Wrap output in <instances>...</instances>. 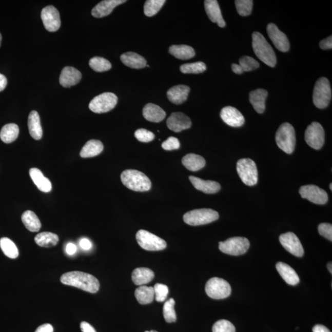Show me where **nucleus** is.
I'll use <instances>...</instances> for the list:
<instances>
[{
  "label": "nucleus",
  "instance_id": "cd10ccee",
  "mask_svg": "<svg viewBox=\"0 0 332 332\" xmlns=\"http://www.w3.org/2000/svg\"><path fill=\"white\" fill-rule=\"evenodd\" d=\"M28 128L31 136L36 141L42 138L43 129L40 122V118L36 111H32L28 119Z\"/></svg>",
  "mask_w": 332,
  "mask_h": 332
},
{
  "label": "nucleus",
  "instance_id": "09e8293b",
  "mask_svg": "<svg viewBox=\"0 0 332 332\" xmlns=\"http://www.w3.org/2000/svg\"><path fill=\"white\" fill-rule=\"evenodd\" d=\"M161 146H162L164 150L171 151L178 150L180 147H181V144H180L178 139L173 138V136H170V138L163 143Z\"/></svg>",
  "mask_w": 332,
  "mask_h": 332
},
{
  "label": "nucleus",
  "instance_id": "7c9ffc66",
  "mask_svg": "<svg viewBox=\"0 0 332 332\" xmlns=\"http://www.w3.org/2000/svg\"><path fill=\"white\" fill-rule=\"evenodd\" d=\"M154 273L151 269L147 268H138L133 270L132 279L136 285H144L153 280Z\"/></svg>",
  "mask_w": 332,
  "mask_h": 332
},
{
  "label": "nucleus",
  "instance_id": "72a5a7b5",
  "mask_svg": "<svg viewBox=\"0 0 332 332\" xmlns=\"http://www.w3.org/2000/svg\"><path fill=\"white\" fill-rule=\"evenodd\" d=\"M22 221L28 230L38 232L42 227V223L36 214L31 210H27L22 215Z\"/></svg>",
  "mask_w": 332,
  "mask_h": 332
},
{
  "label": "nucleus",
  "instance_id": "f8f14e48",
  "mask_svg": "<svg viewBox=\"0 0 332 332\" xmlns=\"http://www.w3.org/2000/svg\"><path fill=\"white\" fill-rule=\"evenodd\" d=\"M305 139L309 147L315 150H320L325 142L323 127L318 122L312 123L306 130Z\"/></svg>",
  "mask_w": 332,
  "mask_h": 332
},
{
  "label": "nucleus",
  "instance_id": "c03bdc74",
  "mask_svg": "<svg viewBox=\"0 0 332 332\" xmlns=\"http://www.w3.org/2000/svg\"><path fill=\"white\" fill-rule=\"evenodd\" d=\"M240 66L243 68L244 71H251L257 69L260 66L259 63L253 58L247 56H244L240 58Z\"/></svg>",
  "mask_w": 332,
  "mask_h": 332
},
{
  "label": "nucleus",
  "instance_id": "2f4dec72",
  "mask_svg": "<svg viewBox=\"0 0 332 332\" xmlns=\"http://www.w3.org/2000/svg\"><path fill=\"white\" fill-rule=\"evenodd\" d=\"M104 150V145L97 140H90L84 146L80 152V156L83 158H92L101 154Z\"/></svg>",
  "mask_w": 332,
  "mask_h": 332
},
{
  "label": "nucleus",
  "instance_id": "0eeeda50",
  "mask_svg": "<svg viewBox=\"0 0 332 332\" xmlns=\"http://www.w3.org/2000/svg\"><path fill=\"white\" fill-rule=\"evenodd\" d=\"M237 172L241 181L248 186L256 185L258 182V170L255 162L249 158L238 161Z\"/></svg>",
  "mask_w": 332,
  "mask_h": 332
},
{
  "label": "nucleus",
  "instance_id": "bb28decb",
  "mask_svg": "<svg viewBox=\"0 0 332 332\" xmlns=\"http://www.w3.org/2000/svg\"><path fill=\"white\" fill-rule=\"evenodd\" d=\"M268 96V92L265 89H258L250 93V104L257 113L262 114L265 110V101Z\"/></svg>",
  "mask_w": 332,
  "mask_h": 332
},
{
  "label": "nucleus",
  "instance_id": "412c9836",
  "mask_svg": "<svg viewBox=\"0 0 332 332\" xmlns=\"http://www.w3.org/2000/svg\"><path fill=\"white\" fill-rule=\"evenodd\" d=\"M204 7L208 17L212 23H217L222 28L226 26L218 2L216 0H206L204 2Z\"/></svg>",
  "mask_w": 332,
  "mask_h": 332
},
{
  "label": "nucleus",
  "instance_id": "49530a36",
  "mask_svg": "<svg viewBox=\"0 0 332 332\" xmlns=\"http://www.w3.org/2000/svg\"><path fill=\"white\" fill-rule=\"evenodd\" d=\"M154 297L157 302H163L165 301L169 294V288L167 285L162 284H156L154 286Z\"/></svg>",
  "mask_w": 332,
  "mask_h": 332
},
{
  "label": "nucleus",
  "instance_id": "a211bd4d",
  "mask_svg": "<svg viewBox=\"0 0 332 332\" xmlns=\"http://www.w3.org/2000/svg\"><path fill=\"white\" fill-rule=\"evenodd\" d=\"M168 128L175 132H179L191 128V121L190 118L181 112L171 114L167 120Z\"/></svg>",
  "mask_w": 332,
  "mask_h": 332
},
{
  "label": "nucleus",
  "instance_id": "9b49d317",
  "mask_svg": "<svg viewBox=\"0 0 332 332\" xmlns=\"http://www.w3.org/2000/svg\"><path fill=\"white\" fill-rule=\"evenodd\" d=\"M118 103L117 96L111 92H104L96 96L90 102L89 109L95 113H104L113 110Z\"/></svg>",
  "mask_w": 332,
  "mask_h": 332
},
{
  "label": "nucleus",
  "instance_id": "8fccbe9b",
  "mask_svg": "<svg viewBox=\"0 0 332 332\" xmlns=\"http://www.w3.org/2000/svg\"><path fill=\"white\" fill-rule=\"evenodd\" d=\"M318 231L322 237L332 241V225L330 223H321L318 226Z\"/></svg>",
  "mask_w": 332,
  "mask_h": 332
},
{
  "label": "nucleus",
  "instance_id": "f704fd0d",
  "mask_svg": "<svg viewBox=\"0 0 332 332\" xmlns=\"http://www.w3.org/2000/svg\"><path fill=\"white\" fill-rule=\"evenodd\" d=\"M135 297L138 302L141 305H147L153 302L154 298V291L153 287H147L141 285L136 288Z\"/></svg>",
  "mask_w": 332,
  "mask_h": 332
},
{
  "label": "nucleus",
  "instance_id": "37998d69",
  "mask_svg": "<svg viewBox=\"0 0 332 332\" xmlns=\"http://www.w3.org/2000/svg\"><path fill=\"white\" fill-rule=\"evenodd\" d=\"M235 5L239 14L241 16L246 17L249 15L252 12L253 1L252 0H237L235 1Z\"/></svg>",
  "mask_w": 332,
  "mask_h": 332
},
{
  "label": "nucleus",
  "instance_id": "2eb2a0df",
  "mask_svg": "<svg viewBox=\"0 0 332 332\" xmlns=\"http://www.w3.org/2000/svg\"><path fill=\"white\" fill-rule=\"evenodd\" d=\"M282 246L292 255L302 257L304 255V249L300 241L294 232H288L279 237Z\"/></svg>",
  "mask_w": 332,
  "mask_h": 332
},
{
  "label": "nucleus",
  "instance_id": "603ef678",
  "mask_svg": "<svg viewBox=\"0 0 332 332\" xmlns=\"http://www.w3.org/2000/svg\"><path fill=\"white\" fill-rule=\"evenodd\" d=\"M80 246L84 250H89L91 249L92 244L88 239L83 238L80 241Z\"/></svg>",
  "mask_w": 332,
  "mask_h": 332
},
{
  "label": "nucleus",
  "instance_id": "c9c22d12",
  "mask_svg": "<svg viewBox=\"0 0 332 332\" xmlns=\"http://www.w3.org/2000/svg\"><path fill=\"white\" fill-rule=\"evenodd\" d=\"M19 129L17 125L14 123L8 124L3 127L0 132V138L6 144L13 142L18 138Z\"/></svg>",
  "mask_w": 332,
  "mask_h": 332
},
{
  "label": "nucleus",
  "instance_id": "3c124183",
  "mask_svg": "<svg viewBox=\"0 0 332 332\" xmlns=\"http://www.w3.org/2000/svg\"><path fill=\"white\" fill-rule=\"evenodd\" d=\"M319 46L323 50L331 49L332 48V36H328L327 38L322 40Z\"/></svg>",
  "mask_w": 332,
  "mask_h": 332
},
{
  "label": "nucleus",
  "instance_id": "7ed1b4c3",
  "mask_svg": "<svg viewBox=\"0 0 332 332\" xmlns=\"http://www.w3.org/2000/svg\"><path fill=\"white\" fill-rule=\"evenodd\" d=\"M121 179L124 185L135 191H148L151 188V182L148 177L139 170L128 169L123 171Z\"/></svg>",
  "mask_w": 332,
  "mask_h": 332
},
{
  "label": "nucleus",
  "instance_id": "052dcab7",
  "mask_svg": "<svg viewBox=\"0 0 332 332\" xmlns=\"http://www.w3.org/2000/svg\"><path fill=\"white\" fill-rule=\"evenodd\" d=\"M327 268H328V271H329L330 273H332V268H332V265H331V262L328 263V264L327 265Z\"/></svg>",
  "mask_w": 332,
  "mask_h": 332
},
{
  "label": "nucleus",
  "instance_id": "ea45409f",
  "mask_svg": "<svg viewBox=\"0 0 332 332\" xmlns=\"http://www.w3.org/2000/svg\"><path fill=\"white\" fill-rule=\"evenodd\" d=\"M89 66L92 70L97 72H104L111 68V64L109 61L103 57H94L89 61Z\"/></svg>",
  "mask_w": 332,
  "mask_h": 332
},
{
  "label": "nucleus",
  "instance_id": "4c0bfd02",
  "mask_svg": "<svg viewBox=\"0 0 332 332\" xmlns=\"http://www.w3.org/2000/svg\"><path fill=\"white\" fill-rule=\"evenodd\" d=\"M0 247L6 256L12 259L17 258L18 250L14 242L8 238H3L0 240Z\"/></svg>",
  "mask_w": 332,
  "mask_h": 332
},
{
  "label": "nucleus",
  "instance_id": "79ce46f5",
  "mask_svg": "<svg viewBox=\"0 0 332 332\" xmlns=\"http://www.w3.org/2000/svg\"><path fill=\"white\" fill-rule=\"evenodd\" d=\"M175 300L170 299L164 303L163 307V315L165 321L168 323H172L177 321L176 313L174 309Z\"/></svg>",
  "mask_w": 332,
  "mask_h": 332
},
{
  "label": "nucleus",
  "instance_id": "39448f33",
  "mask_svg": "<svg viewBox=\"0 0 332 332\" xmlns=\"http://www.w3.org/2000/svg\"><path fill=\"white\" fill-rule=\"evenodd\" d=\"M219 218L217 211L210 209H195L186 213L184 216V222L191 226L209 224Z\"/></svg>",
  "mask_w": 332,
  "mask_h": 332
},
{
  "label": "nucleus",
  "instance_id": "5fc2aeb1",
  "mask_svg": "<svg viewBox=\"0 0 332 332\" xmlns=\"http://www.w3.org/2000/svg\"><path fill=\"white\" fill-rule=\"evenodd\" d=\"M54 328L51 324H45L42 325L36 330L35 332H53Z\"/></svg>",
  "mask_w": 332,
  "mask_h": 332
},
{
  "label": "nucleus",
  "instance_id": "f3484780",
  "mask_svg": "<svg viewBox=\"0 0 332 332\" xmlns=\"http://www.w3.org/2000/svg\"><path fill=\"white\" fill-rule=\"evenodd\" d=\"M220 117L226 125L233 128H239L245 123L244 117L237 108L230 106L223 108L220 112Z\"/></svg>",
  "mask_w": 332,
  "mask_h": 332
},
{
  "label": "nucleus",
  "instance_id": "a18cd8bd",
  "mask_svg": "<svg viewBox=\"0 0 332 332\" xmlns=\"http://www.w3.org/2000/svg\"><path fill=\"white\" fill-rule=\"evenodd\" d=\"M213 332H236L235 327L231 322L222 319L216 322L212 327Z\"/></svg>",
  "mask_w": 332,
  "mask_h": 332
},
{
  "label": "nucleus",
  "instance_id": "e2e57ef3",
  "mask_svg": "<svg viewBox=\"0 0 332 332\" xmlns=\"http://www.w3.org/2000/svg\"><path fill=\"white\" fill-rule=\"evenodd\" d=\"M145 332H158V331L155 330H151V331H146Z\"/></svg>",
  "mask_w": 332,
  "mask_h": 332
},
{
  "label": "nucleus",
  "instance_id": "f257e3e1",
  "mask_svg": "<svg viewBox=\"0 0 332 332\" xmlns=\"http://www.w3.org/2000/svg\"><path fill=\"white\" fill-rule=\"evenodd\" d=\"M62 283L75 287L92 294L97 293L100 288L97 279L94 276L81 271L65 273L61 278Z\"/></svg>",
  "mask_w": 332,
  "mask_h": 332
},
{
  "label": "nucleus",
  "instance_id": "58836bf2",
  "mask_svg": "<svg viewBox=\"0 0 332 332\" xmlns=\"http://www.w3.org/2000/svg\"><path fill=\"white\" fill-rule=\"evenodd\" d=\"M165 0H147L144 5V13L148 17L154 16L162 8Z\"/></svg>",
  "mask_w": 332,
  "mask_h": 332
},
{
  "label": "nucleus",
  "instance_id": "dca6fc26",
  "mask_svg": "<svg viewBox=\"0 0 332 332\" xmlns=\"http://www.w3.org/2000/svg\"><path fill=\"white\" fill-rule=\"evenodd\" d=\"M267 32L273 44L279 51L285 52L289 50L290 44L287 36L275 24L268 25Z\"/></svg>",
  "mask_w": 332,
  "mask_h": 332
},
{
  "label": "nucleus",
  "instance_id": "4be33fe9",
  "mask_svg": "<svg viewBox=\"0 0 332 332\" xmlns=\"http://www.w3.org/2000/svg\"><path fill=\"white\" fill-rule=\"evenodd\" d=\"M189 179L194 187L198 190L203 191L206 194H214L220 190L221 186L218 182L212 181H204V180L197 178V177L190 176Z\"/></svg>",
  "mask_w": 332,
  "mask_h": 332
},
{
  "label": "nucleus",
  "instance_id": "13d9d810",
  "mask_svg": "<svg viewBox=\"0 0 332 332\" xmlns=\"http://www.w3.org/2000/svg\"><path fill=\"white\" fill-rule=\"evenodd\" d=\"M313 332H331L329 329L322 325H316L313 328Z\"/></svg>",
  "mask_w": 332,
  "mask_h": 332
},
{
  "label": "nucleus",
  "instance_id": "6e6552de",
  "mask_svg": "<svg viewBox=\"0 0 332 332\" xmlns=\"http://www.w3.org/2000/svg\"><path fill=\"white\" fill-rule=\"evenodd\" d=\"M250 247V242L246 238L234 237L220 242L219 249L228 255L238 256L247 252Z\"/></svg>",
  "mask_w": 332,
  "mask_h": 332
},
{
  "label": "nucleus",
  "instance_id": "de8ad7c7",
  "mask_svg": "<svg viewBox=\"0 0 332 332\" xmlns=\"http://www.w3.org/2000/svg\"><path fill=\"white\" fill-rule=\"evenodd\" d=\"M135 136L139 141L141 142H150L153 141L155 135L151 131L145 129H139L135 132Z\"/></svg>",
  "mask_w": 332,
  "mask_h": 332
},
{
  "label": "nucleus",
  "instance_id": "a19ab883",
  "mask_svg": "<svg viewBox=\"0 0 332 332\" xmlns=\"http://www.w3.org/2000/svg\"><path fill=\"white\" fill-rule=\"evenodd\" d=\"M206 69V65L203 62L185 64L180 67L181 72L185 74H199L203 73Z\"/></svg>",
  "mask_w": 332,
  "mask_h": 332
},
{
  "label": "nucleus",
  "instance_id": "6e6d98bb",
  "mask_svg": "<svg viewBox=\"0 0 332 332\" xmlns=\"http://www.w3.org/2000/svg\"><path fill=\"white\" fill-rule=\"evenodd\" d=\"M66 251L68 256L74 255L77 251L76 245L72 243H68L66 246Z\"/></svg>",
  "mask_w": 332,
  "mask_h": 332
},
{
  "label": "nucleus",
  "instance_id": "a878e982",
  "mask_svg": "<svg viewBox=\"0 0 332 332\" xmlns=\"http://www.w3.org/2000/svg\"><path fill=\"white\" fill-rule=\"evenodd\" d=\"M29 174L34 184L40 191L44 193H49L51 191V182L47 178H45L41 170L37 168L30 169Z\"/></svg>",
  "mask_w": 332,
  "mask_h": 332
},
{
  "label": "nucleus",
  "instance_id": "ddd939ff",
  "mask_svg": "<svg viewBox=\"0 0 332 332\" xmlns=\"http://www.w3.org/2000/svg\"><path fill=\"white\" fill-rule=\"evenodd\" d=\"M299 193L302 198L316 204H326L328 200L327 192L314 185L302 186L300 188Z\"/></svg>",
  "mask_w": 332,
  "mask_h": 332
},
{
  "label": "nucleus",
  "instance_id": "c756f323",
  "mask_svg": "<svg viewBox=\"0 0 332 332\" xmlns=\"http://www.w3.org/2000/svg\"><path fill=\"white\" fill-rule=\"evenodd\" d=\"M182 162L186 168L193 172L198 171L203 169L206 163L203 157L193 153L185 155L182 158Z\"/></svg>",
  "mask_w": 332,
  "mask_h": 332
},
{
  "label": "nucleus",
  "instance_id": "423d86ee",
  "mask_svg": "<svg viewBox=\"0 0 332 332\" xmlns=\"http://www.w3.org/2000/svg\"><path fill=\"white\" fill-rule=\"evenodd\" d=\"M313 103L321 109L326 108L331 100V89L326 77H322L318 80L313 92Z\"/></svg>",
  "mask_w": 332,
  "mask_h": 332
},
{
  "label": "nucleus",
  "instance_id": "c85d7f7f",
  "mask_svg": "<svg viewBox=\"0 0 332 332\" xmlns=\"http://www.w3.org/2000/svg\"><path fill=\"white\" fill-rule=\"evenodd\" d=\"M121 61L127 67L140 69L147 66V61L135 52H128L121 55Z\"/></svg>",
  "mask_w": 332,
  "mask_h": 332
},
{
  "label": "nucleus",
  "instance_id": "0e129e2a",
  "mask_svg": "<svg viewBox=\"0 0 332 332\" xmlns=\"http://www.w3.org/2000/svg\"><path fill=\"white\" fill-rule=\"evenodd\" d=\"M331 185H332L331 184H330V185H329V187L330 188L331 191L332 190V186Z\"/></svg>",
  "mask_w": 332,
  "mask_h": 332
},
{
  "label": "nucleus",
  "instance_id": "1a4fd4ad",
  "mask_svg": "<svg viewBox=\"0 0 332 332\" xmlns=\"http://www.w3.org/2000/svg\"><path fill=\"white\" fill-rule=\"evenodd\" d=\"M136 240L142 249L148 251H160L165 249V241L148 231L141 229L136 234Z\"/></svg>",
  "mask_w": 332,
  "mask_h": 332
},
{
  "label": "nucleus",
  "instance_id": "864d4df0",
  "mask_svg": "<svg viewBox=\"0 0 332 332\" xmlns=\"http://www.w3.org/2000/svg\"><path fill=\"white\" fill-rule=\"evenodd\" d=\"M80 327L83 332H96L94 328L86 322H82L81 323Z\"/></svg>",
  "mask_w": 332,
  "mask_h": 332
},
{
  "label": "nucleus",
  "instance_id": "393cba45",
  "mask_svg": "<svg viewBox=\"0 0 332 332\" xmlns=\"http://www.w3.org/2000/svg\"><path fill=\"white\" fill-rule=\"evenodd\" d=\"M276 267L279 275L288 284L296 285L299 283V276L291 266L283 262H278Z\"/></svg>",
  "mask_w": 332,
  "mask_h": 332
},
{
  "label": "nucleus",
  "instance_id": "4d7b16f0",
  "mask_svg": "<svg viewBox=\"0 0 332 332\" xmlns=\"http://www.w3.org/2000/svg\"><path fill=\"white\" fill-rule=\"evenodd\" d=\"M7 84L8 81L6 76L0 73V92L3 91L6 88Z\"/></svg>",
  "mask_w": 332,
  "mask_h": 332
},
{
  "label": "nucleus",
  "instance_id": "bf43d9fd",
  "mask_svg": "<svg viewBox=\"0 0 332 332\" xmlns=\"http://www.w3.org/2000/svg\"><path fill=\"white\" fill-rule=\"evenodd\" d=\"M231 68L232 71H233V72L236 74H242L244 72L243 68H242L239 64H232Z\"/></svg>",
  "mask_w": 332,
  "mask_h": 332
},
{
  "label": "nucleus",
  "instance_id": "e433bc0d",
  "mask_svg": "<svg viewBox=\"0 0 332 332\" xmlns=\"http://www.w3.org/2000/svg\"><path fill=\"white\" fill-rule=\"evenodd\" d=\"M58 236L51 232H43L37 235L35 238V243L43 247H51L56 246L58 243Z\"/></svg>",
  "mask_w": 332,
  "mask_h": 332
},
{
  "label": "nucleus",
  "instance_id": "4468645a",
  "mask_svg": "<svg viewBox=\"0 0 332 332\" xmlns=\"http://www.w3.org/2000/svg\"><path fill=\"white\" fill-rule=\"evenodd\" d=\"M42 19L45 29L50 32H56L61 27L60 12L53 6H48L43 9Z\"/></svg>",
  "mask_w": 332,
  "mask_h": 332
},
{
  "label": "nucleus",
  "instance_id": "9d476101",
  "mask_svg": "<svg viewBox=\"0 0 332 332\" xmlns=\"http://www.w3.org/2000/svg\"><path fill=\"white\" fill-rule=\"evenodd\" d=\"M205 289L208 296L216 300L226 299L231 293V287L228 282L219 278L209 279Z\"/></svg>",
  "mask_w": 332,
  "mask_h": 332
},
{
  "label": "nucleus",
  "instance_id": "b1692460",
  "mask_svg": "<svg viewBox=\"0 0 332 332\" xmlns=\"http://www.w3.org/2000/svg\"><path fill=\"white\" fill-rule=\"evenodd\" d=\"M143 116L148 122L160 123L165 119L166 113L163 108L154 104H148L143 108Z\"/></svg>",
  "mask_w": 332,
  "mask_h": 332
},
{
  "label": "nucleus",
  "instance_id": "5701e85b",
  "mask_svg": "<svg viewBox=\"0 0 332 332\" xmlns=\"http://www.w3.org/2000/svg\"><path fill=\"white\" fill-rule=\"evenodd\" d=\"M190 88L185 85L172 87L167 92V98L170 102L176 105H181L187 100Z\"/></svg>",
  "mask_w": 332,
  "mask_h": 332
},
{
  "label": "nucleus",
  "instance_id": "6ab92c4d",
  "mask_svg": "<svg viewBox=\"0 0 332 332\" xmlns=\"http://www.w3.org/2000/svg\"><path fill=\"white\" fill-rule=\"evenodd\" d=\"M82 79V74L79 70L72 67H66L62 70L60 82L64 88L77 85Z\"/></svg>",
  "mask_w": 332,
  "mask_h": 332
},
{
  "label": "nucleus",
  "instance_id": "680f3d73",
  "mask_svg": "<svg viewBox=\"0 0 332 332\" xmlns=\"http://www.w3.org/2000/svg\"><path fill=\"white\" fill-rule=\"evenodd\" d=\"M2 36L1 33H0V46H1V45H2Z\"/></svg>",
  "mask_w": 332,
  "mask_h": 332
},
{
  "label": "nucleus",
  "instance_id": "473e14b6",
  "mask_svg": "<svg viewBox=\"0 0 332 332\" xmlns=\"http://www.w3.org/2000/svg\"><path fill=\"white\" fill-rule=\"evenodd\" d=\"M169 53L181 60H188L195 55L194 49L187 45H173L169 48Z\"/></svg>",
  "mask_w": 332,
  "mask_h": 332
},
{
  "label": "nucleus",
  "instance_id": "aec40b11",
  "mask_svg": "<svg viewBox=\"0 0 332 332\" xmlns=\"http://www.w3.org/2000/svg\"><path fill=\"white\" fill-rule=\"evenodd\" d=\"M126 0H105L92 9L91 14L96 18H102L110 14L116 6L126 3Z\"/></svg>",
  "mask_w": 332,
  "mask_h": 332
},
{
  "label": "nucleus",
  "instance_id": "f03ea898",
  "mask_svg": "<svg viewBox=\"0 0 332 332\" xmlns=\"http://www.w3.org/2000/svg\"><path fill=\"white\" fill-rule=\"evenodd\" d=\"M252 47L260 61L269 67H275L277 63L275 52L262 34L258 32L253 33Z\"/></svg>",
  "mask_w": 332,
  "mask_h": 332
},
{
  "label": "nucleus",
  "instance_id": "20e7f679",
  "mask_svg": "<svg viewBox=\"0 0 332 332\" xmlns=\"http://www.w3.org/2000/svg\"><path fill=\"white\" fill-rule=\"evenodd\" d=\"M276 142L279 148L286 153H293L296 145V131L288 123L282 124L276 133Z\"/></svg>",
  "mask_w": 332,
  "mask_h": 332
}]
</instances>
